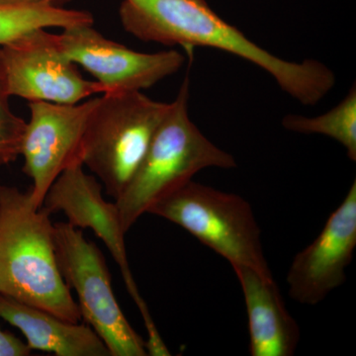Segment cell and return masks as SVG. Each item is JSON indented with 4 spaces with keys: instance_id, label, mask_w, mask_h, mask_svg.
<instances>
[{
    "instance_id": "6da1fadb",
    "label": "cell",
    "mask_w": 356,
    "mask_h": 356,
    "mask_svg": "<svg viewBox=\"0 0 356 356\" xmlns=\"http://www.w3.org/2000/svg\"><path fill=\"white\" fill-rule=\"evenodd\" d=\"M119 15L124 29L142 41L210 47L243 58L268 72L283 91L307 106L320 102L336 84L334 72L323 63L276 57L222 19L206 0H122Z\"/></svg>"
},
{
    "instance_id": "7a4b0ae2",
    "label": "cell",
    "mask_w": 356,
    "mask_h": 356,
    "mask_svg": "<svg viewBox=\"0 0 356 356\" xmlns=\"http://www.w3.org/2000/svg\"><path fill=\"white\" fill-rule=\"evenodd\" d=\"M50 215L29 191L0 185V294L79 323L81 311L58 268Z\"/></svg>"
},
{
    "instance_id": "3957f363",
    "label": "cell",
    "mask_w": 356,
    "mask_h": 356,
    "mask_svg": "<svg viewBox=\"0 0 356 356\" xmlns=\"http://www.w3.org/2000/svg\"><path fill=\"white\" fill-rule=\"evenodd\" d=\"M189 84L186 76L144 159L115 200L125 233L154 204L191 181L196 173L209 168H236L235 158L213 144L191 121Z\"/></svg>"
},
{
    "instance_id": "277c9868",
    "label": "cell",
    "mask_w": 356,
    "mask_h": 356,
    "mask_svg": "<svg viewBox=\"0 0 356 356\" xmlns=\"http://www.w3.org/2000/svg\"><path fill=\"white\" fill-rule=\"evenodd\" d=\"M170 108L142 91L103 93L89 117L81 163L99 178L106 193L121 195Z\"/></svg>"
},
{
    "instance_id": "5b68a950",
    "label": "cell",
    "mask_w": 356,
    "mask_h": 356,
    "mask_svg": "<svg viewBox=\"0 0 356 356\" xmlns=\"http://www.w3.org/2000/svg\"><path fill=\"white\" fill-rule=\"evenodd\" d=\"M188 232L232 266H245L273 277L252 205L242 196L187 182L149 211Z\"/></svg>"
},
{
    "instance_id": "8992f818",
    "label": "cell",
    "mask_w": 356,
    "mask_h": 356,
    "mask_svg": "<svg viewBox=\"0 0 356 356\" xmlns=\"http://www.w3.org/2000/svg\"><path fill=\"white\" fill-rule=\"evenodd\" d=\"M56 255L67 286L79 299L81 318L106 344L111 356H147V343L122 312L104 257L70 222L55 224Z\"/></svg>"
},
{
    "instance_id": "52a82bcc",
    "label": "cell",
    "mask_w": 356,
    "mask_h": 356,
    "mask_svg": "<svg viewBox=\"0 0 356 356\" xmlns=\"http://www.w3.org/2000/svg\"><path fill=\"white\" fill-rule=\"evenodd\" d=\"M43 207L50 214L63 212L67 222L76 228L91 229L108 248L120 268L124 282L144 318L147 327V348L159 355L166 346L145 300L134 280L126 252L125 232L122 228L116 203L103 198L102 185L95 177L84 172L83 165H74L58 175L44 197Z\"/></svg>"
},
{
    "instance_id": "ba28073f",
    "label": "cell",
    "mask_w": 356,
    "mask_h": 356,
    "mask_svg": "<svg viewBox=\"0 0 356 356\" xmlns=\"http://www.w3.org/2000/svg\"><path fill=\"white\" fill-rule=\"evenodd\" d=\"M10 96L30 102L76 104L103 93L97 81L84 79L65 55L58 35L37 29L0 47Z\"/></svg>"
},
{
    "instance_id": "9c48e42d",
    "label": "cell",
    "mask_w": 356,
    "mask_h": 356,
    "mask_svg": "<svg viewBox=\"0 0 356 356\" xmlns=\"http://www.w3.org/2000/svg\"><path fill=\"white\" fill-rule=\"evenodd\" d=\"M97 97L76 104L30 102L21 156L23 172L32 179L30 195L37 207L67 168L81 163V147Z\"/></svg>"
},
{
    "instance_id": "30bf717a",
    "label": "cell",
    "mask_w": 356,
    "mask_h": 356,
    "mask_svg": "<svg viewBox=\"0 0 356 356\" xmlns=\"http://www.w3.org/2000/svg\"><path fill=\"white\" fill-rule=\"evenodd\" d=\"M93 24L63 29L58 34L65 55L88 70L103 93L140 91L181 69L185 57L177 51L139 53L105 38Z\"/></svg>"
},
{
    "instance_id": "8fae6325",
    "label": "cell",
    "mask_w": 356,
    "mask_h": 356,
    "mask_svg": "<svg viewBox=\"0 0 356 356\" xmlns=\"http://www.w3.org/2000/svg\"><path fill=\"white\" fill-rule=\"evenodd\" d=\"M355 248L356 180L317 238L295 255L286 277L291 299L315 306L341 286Z\"/></svg>"
},
{
    "instance_id": "7c38bea8",
    "label": "cell",
    "mask_w": 356,
    "mask_h": 356,
    "mask_svg": "<svg viewBox=\"0 0 356 356\" xmlns=\"http://www.w3.org/2000/svg\"><path fill=\"white\" fill-rule=\"evenodd\" d=\"M247 307L250 355L292 356L300 327L285 306L273 277L245 266H234Z\"/></svg>"
},
{
    "instance_id": "4fadbf2b",
    "label": "cell",
    "mask_w": 356,
    "mask_h": 356,
    "mask_svg": "<svg viewBox=\"0 0 356 356\" xmlns=\"http://www.w3.org/2000/svg\"><path fill=\"white\" fill-rule=\"evenodd\" d=\"M0 318L17 327L31 350L58 356H111L92 327L0 294Z\"/></svg>"
},
{
    "instance_id": "5bb4252c",
    "label": "cell",
    "mask_w": 356,
    "mask_h": 356,
    "mask_svg": "<svg viewBox=\"0 0 356 356\" xmlns=\"http://www.w3.org/2000/svg\"><path fill=\"white\" fill-rule=\"evenodd\" d=\"M93 24L90 13L60 6L0 4V47L37 29Z\"/></svg>"
},
{
    "instance_id": "9a60e30c",
    "label": "cell",
    "mask_w": 356,
    "mask_h": 356,
    "mask_svg": "<svg viewBox=\"0 0 356 356\" xmlns=\"http://www.w3.org/2000/svg\"><path fill=\"white\" fill-rule=\"evenodd\" d=\"M282 126L286 130L300 134H320L332 138L346 149L350 161H356V88L336 107L321 116L310 117L288 114Z\"/></svg>"
},
{
    "instance_id": "2e32d148",
    "label": "cell",
    "mask_w": 356,
    "mask_h": 356,
    "mask_svg": "<svg viewBox=\"0 0 356 356\" xmlns=\"http://www.w3.org/2000/svg\"><path fill=\"white\" fill-rule=\"evenodd\" d=\"M6 70L0 51V166L10 165L21 156L26 122L11 110Z\"/></svg>"
},
{
    "instance_id": "e0dca14e",
    "label": "cell",
    "mask_w": 356,
    "mask_h": 356,
    "mask_svg": "<svg viewBox=\"0 0 356 356\" xmlns=\"http://www.w3.org/2000/svg\"><path fill=\"white\" fill-rule=\"evenodd\" d=\"M31 353L27 343L0 327V356H28Z\"/></svg>"
},
{
    "instance_id": "ac0fdd59",
    "label": "cell",
    "mask_w": 356,
    "mask_h": 356,
    "mask_svg": "<svg viewBox=\"0 0 356 356\" xmlns=\"http://www.w3.org/2000/svg\"><path fill=\"white\" fill-rule=\"evenodd\" d=\"M67 0H0V4H13V6H58Z\"/></svg>"
}]
</instances>
